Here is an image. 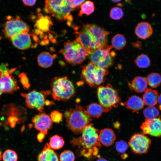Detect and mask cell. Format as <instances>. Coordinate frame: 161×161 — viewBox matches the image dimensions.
Listing matches in <instances>:
<instances>
[{
    "instance_id": "obj_1",
    "label": "cell",
    "mask_w": 161,
    "mask_h": 161,
    "mask_svg": "<svg viewBox=\"0 0 161 161\" xmlns=\"http://www.w3.org/2000/svg\"><path fill=\"white\" fill-rule=\"evenodd\" d=\"M81 136L78 138H73L71 143L79 148L80 155L89 160L96 157L101 146L99 139V131L89 123L81 132Z\"/></svg>"
},
{
    "instance_id": "obj_2",
    "label": "cell",
    "mask_w": 161,
    "mask_h": 161,
    "mask_svg": "<svg viewBox=\"0 0 161 161\" xmlns=\"http://www.w3.org/2000/svg\"><path fill=\"white\" fill-rule=\"evenodd\" d=\"M109 32L95 24L83 25L76 40L89 54L94 50L107 45Z\"/></svg>"
},
{
    "instance_id": "obj_3",
    "label": "cell",
    "mask_w": 161,
    "mask_h": 161,
    "mask_svg": "<svg viewBox=\"0 0 161 161\" xmlns=\"http://www.w3.org/2000/svg\"><path fill=\"white\" fill-rule=\"evenodd\" d=\"M64 116L67 127L76 135L81 133L85 127L92 120L86 110L78 105L66 111Z\"/></svg>"
},
{
    "instance_id": "obj_4",
    "label": "cell",
    "mask_w": 161,
    "mask_h": 161,
    "mask_svg": "<svg viewBox=\"0 0 161 161\" xmlns=\"http://www.w3.org/2000/svg\"><path fill=\"white\" fill-rule=\"evenodd\" d=\"M73 9L69 0H45L44 10L60 22L73 20L71 12Z\"/></svg>"
},
{
    "instance_id": "obj_5",
    "label": "cell",
    "mask_w": 161,
    "mask_h": 161,
    "mask_svg": "<svg viewBox=\"0 0 161 161\" xmlns=\"http://www.w3.org/2000/svg\"><path fill=\"white\" fill-rule=\"evenodd\" d=\"M61 52L66 62L72 65L81 64L89 55L86 50L76 39L65 42Z\"/></svg>"
},
{
    "instance_id": "obj_6",
    "label": "cell",
    "mask_w": 161,
    "mask_h": 161,
    "mask_svg": "<svg viewBox=\"0 0 161 161\" xmlns=\"http://www.w3.org/2000/svg\"><path fill=\"white\" fill-rule=\"evenodd\" d=\"M97 94L99 104L103 108L105 112H109L112 107L118 106L120 101L117 91L109 83L105 86H99Z\"/></svg>"
},
{
    "instance_id": "obj_7",
    "label": "cell",
    "mask_w": 161,
    "mask_h": 161,
    "mask_svg": "<svg viewBox=\"0 0 161 161\" xmlns=\"http://www.w3.org/2000/svg\"><path fill=\"white\" fill-rule=\"evenodd\" d=\"M112 49L111 46L106 45L94 50L88 55L90 62L104 69L112 66L115 53Z\"/></svg>"
},
{
    "instance_id": "obj_8",
    "label": "cell",
    "mask_w": 161,
    "mask_h": 161,
    "mask_svg": "<svg viewBox=\"0 0 161 161\" xmlns=\"http://www.w3.org/2000/svg\"><path fill=\"white\" fill-rule=\"evenodd\" d=\"M52 85V94L55 100H68L75 93L73 84L66 77L56 78L53 80Z\"/></svg>"
},
{
    "instance_id": "obj_9",
    "label": "cell",
    "mask_w": 161,
    "mask_h": 161,
    "mask_svg": "<svg viewBox=\"0 0 161 161\" xmlns=\"http://www.w3.org/2000/svg\"><path fill=\"white\" fill-rule=\"evenodd\" d=\"M108 73L106 69L98 67L90 62L83 69L81 75L89 85L96 87L104 82Z\"/></svg>"
},
{
    "instance_id": "obj_10",
    "label": "cell",
    "mask_w": 161,
    "mask_h": 161,
    "mask_svg": "<svg viewBox=\"0 0 161 161\" xmlns=\"http://www.w3.org/2000/svg\"><path fill=\"white\" fill-rule=\"evenodd\" d=\"M4 32L6 36L11 38L16 34L22 32L29 31V26L18 16L12 17L9 16L7 17Z\"/></svg>"
},
{
    "instance_id": "obj_11",
    "label": "cell",
    "mask_w": 161,
    "mask_h": 161,
    "mask_svg": "<svg viewBox=\"0 0 161 161\" xmlns=\"http://www.w3.org/2000/svg\"><path fill=\"white\" fill-rule=\"evenodd\" d=\"M151 143V140L143 134L136 133L131 137L129 145L136 154L146 153Z\"/></svg>"
},
{
    "instance_id": "obj_12",
    "label": "cell",
    "mask_w": 161,
    "mask_h": 161,
    "mask_svg": "<svg viewBox=\"0 0 161 161\" xmlns=\"http://www.w3.org/2000/svg\"><path fill=\"white\" fill-rule=\"evenodd\" d=\"M21 95L25 98L26 105L28 107L43 112L45 104L44 94L34 90L27 94L21 93Z\"/></svg>"
},
{
    "instance_id": "obj_13",
    "label": "cell",
    "mask_w": 161,
    "mask_h": 161,
    "mask_svg": "<svg viewBox=\"0 0 161 161\" xmlns=\"http://www.w3.org/2000/svg\"><path fill=\"white\" fill-rule=\"evenodd\" d=\"M140 128L143 134L156 137H161V117L152 119H146Z\"/></svg>"
},
{
    "instance_id": "obj_14",
    "label": "cell",
    "mask_w": 161,
    "mask_h": 161,
    "mask_svg": "<svg viewBox=\"0 0 161 161\" xmlns=\"http://www.w3.org/2000/svg\"><path fill=\"white\" fill-rule=\"evenodd\" d=\"M14 70L5 71L0 78V87L3 93H12L19 88L15 78L10 75Z\"/></svg>"
},
{
    "instance_id": "obj_15",
    "label": "cell",
    "mask_w": 161,
    "mask_h": 161,
    "mask_svg": "<svg viewBox=\"0 0 161 161\" xmlns=\"http://www.w3.org/2000/svg\"><path fill=\"white\" fill-rule=\"evenodd\" d=\"M35 128L46 135L48 130L51 127L52 120L50 117L45 113H41L35 116L32 118Z\"/></svg>"
},
{
    "instance_id": "obj_16",
    "label": "cell",
    "mask_w": 161,
    "mask_h": 161,
    "mask_svg": "<svg viewBox=\"0 0 161 161\" xmlns=\"http://www.w3.org/2000/svg\"><path fill=\"white\" fill-rule=\"evenodd\" d=\"M13 45L17 48L24 50L29 48L31 45V40L28 32H20L11 38Z\"/></svg>"
},
{
    "instance_id": "obj_17",
    "label": "cell",
    "mask_w": 161,
    "mask_h": 161,
    "mask_svg": "<svg viewBox=\"0 0 161 161\" xmlns=\"http://www.w3.org/2000/svg\"><path fill=\"white\" fill-rule=\"evenodd\" d=\"M135 32L138 38L145 40L151 35L153 30L149 23L147 22H141L138 23L136 27Z\"/></svg>"
},
{
    "instance_id": "obj_18",
    "label": "cell",
    "mask_w": 161,
    "mask_h": 161,
    "mask_svg": "<svg viewBox=\"0 0 161 161\" xmlns=\"http://www.w3.org/2000/svg\"><path fill=\"white\" fill-rule=\"evenodd\" d=\"M38 161H59L57 153L47 143L38 157Z\"/></svg>"
},
{
    "instance_id": "obj_19",
    "label": "cell",
    "mask_w": 161,
    "mask_h": 161,
    "mask_svg": "<svg viewBox=\"0 0 161 161\" xmlns=\"http://www.w3.org/2000/svg\"><path fill=\"white\" fill-rule=\"evenodd\" d=\"M99 139L100 143L106 146H109L114 143L115 139V135L111 129L105 128L99 133Z\"/></svg>"
},
{
    "instance_id": "obj_20",
    "label": "cell",
    "mask_w": 161,
    "mask_h": 161,
    "mask_svg": "<svg viewBox=\"0 0 161 161\" xmlns=\"http://www.w3.org/2000/svg\"><path fill=\"white\" fill-rule=\"evenodd\" d=\"M124 104L127 109L133 112L137 113L143 109L145 105L143 99L135 95L130 97L125 102Z\"/></svg>"
},
{
    "instance_id": "obj_21",
    "label": "cell",
    "mask_w": 161,
    "mask_h": 161,
    "mask_svg": "<svg viewBox=\"0 0 161 161\" xmlns=\"http://www.w3.org/2000/svg\"><path fill=\"white\" fill-rule=\"evenodd\" d=\"M159 96L158 92L157 90L151 88L147 89L143 96L145 105L148 106L155 105L157 103Z\"/></svg>"
},
{
    "instance_id": "obj_22",
    "label": "cell",
    "mask_w": 161,
    "mask_h": 161,
    "mask_svg": "<svg viewBox=\"0 0 161 161\" xmlns=\"http://www.w3.org/2000/svg\"><path fill=\"white\" fill-rule=\"evenodd\" d=\"M56 55H52L49 52H44L40 53L37 57V62L39 65L44 68H47L52 64Z\"/></svg>"
},
{
    "instance_id": "obj_23",
    "label": "cell",
    "mask_w": 161,
    "mask_h": 161,
    "mask_svg": "<svg viewBox=\"0 0 161 161\" xmlns=\"http://www.w3.org/2000/svg\"><path fill=\"white\" fill-rule=\"evenodd\" d=\"M148 83L146 78L137 76L132 80L131 86L133 89L137 93L144 92L147 89Z\"/></svg>"
},
{
    "instance_id": "obj_24",
    "label": "cell",
    "mask_w": 161,
    "mask_h": 161,
    "mask_svg": "<svg viewBox=\"0 0 161 161\" xmlns=\"http://www.w3.org/2000/svg\"><path fill=\"white\" fill-rule=\"evenodd\" d=\"M38 9V18L36 22L37 27L40 30L43 31H47L49 29L50 26L52 24L51 18L47 16H44L40 13L39 10Z\"/></svg>"
},
{
    "instance_id": "obj_25",
    "label": "cell",
    "mask_w": 161,
    "mask_h": 161,
    "mask_svg": "<svg viewBox=\"0 0 161 161\" xmlns=\"http://www.w3.org/2000/svg\"><path fill=\"white\" fill-rule=\"evenodd\" d=\"M86 110L89 114L93 117L98 118L104 112L102 106L96 103L90 104L86 107Z\"/></svg>"
},
{
    "instance_id": "obj_26",
    "label": "cell",
    "mask_w": 161,
    "mask_h": 161,
    "mask_svg": "<svg viewBox=\"0 0 161 161\" xmlns=\"http://www.w3.org/2000/svg\"><path fill=\"white\" fill-rule=\"evenodd\" d=\"M80 10L78 14L79 16L80 17L83 14L89 16L94 11L95 7L93 2L90 1H86L80 6Z\"/></svg>"
},
{
    "instance_id": "obj_27",
    "label": "cell",
    "mask_w": 161,
    "mask_h": 161,
    "mask_svg": "<svg viewBox=\"0 0 161 161\" xmlns=\"http://www.w3.org/2000/svg\"><path fill=\"white\" fill-rule=\"evenodd\" d=\"M146 79L148 84L153 88L158 87L161 83V75L157 73L152 72L149 74Z\"/></svg>"
},
{
    "instance_id": "obj_28",
    "label": "cell",
    "mask_w": 161,
    "mask_h": 161,
    "mask_svg": "<svg viewBox=\"0 0 161 161\" xmlns=\"http://www.w3.org/2000/svg\"><path fill=\"white\" fill-rule=\"evenodd\" d=\"M134 63L140 68H146L150 66L151 61L150 58L147 55L142 53L137 57L135 59Z\"/></svg>"
},
{
    "instance_id": "obj_29",
    "label": "cell",
    "mask_w": 161,
    "mask_h": 161,
    "mask_svg": "<svg viewBox=\"0 0 161 161\" xmlns=\"http://www.w3.org/2000/svg\"><path fill=\"white\" fill-rule=\"evenodd\" d=\"M112 47L117 50L123 49L126 46V40L124 37L120 34L114 35L111 41Z\"/></svg>"
},
{
    "instance_id": "obj_30",
    "label": "cell",
    "mask_w": 161,
    "mask_h": 161,
    "mask_svg": "<svg viewBox=\"0 0 161 161\" xmlns=\"http://www.w3.org/2000/svg\"><path fill=\"white\" fill-rule=\"evenodd\" d=\"M64 144V139L61 137L54 135L50 138L48 143L50 147L53 150H58L62 148Z\"/></svg>"
},
{
    "instance_id": "obj_31",
    "label": "cell",
    "mask_w": 161,
    "mask_h": 161,
    "mask_svg": "<svg viewBox=\"0 0 161 161\" xmlns=\"http://www.w3.org/2000/svg\"><path fill=\"white\" fill-rule=\"evenodd\" d=\"M143 114L146 119H152L158 117L159 112L155 107L149 106L144 110Z\"/></svg>"
},
{
    "instance_id": "obj_32",
    "label": "cell",
    "mask_w": 161,
    "mask_h": 161,
    "mask_svg": "<svg viewBox=\"0 0 161 161\" xmlns=\"http://www.w3.org/2000/svg\"><path fill=\"white\" fill-rule=\"evenodd\" d=\"M18 158L16 152L11 149L6 150L2 155L3 161H17Z\"/></svg>"
},
{
    "instance_id": "obj_33",
    "label": "cell",
    "mask_w": 161,
    "mask_h": 161,
    "mask_svg": "<svg viewBox=\"0 0 161 161\" xmlns=\"http://www.w3.org/2000/svg\"><path fill=\"white\" fill-rule=\"evenodd\" d=\"M124 15L122 10L118 7H114L111 10L109 16L110 17L114 20H119L121 19Z\"/></svg>"
},
{
    "instance_id": "obj_34",
    "label": "cell",
    "mask_w": 161,
    "mask_h": 161,
    "mask_svg": "<svg viewBox=\"0 0 161 161\" xmlns=\"http://www.w3.org/2000/svg\"><path fill=\"white\" fill-rule=\"evenodd\" d=\"M75 156L73 153L69 150L62 152L60 156V161H74Z\"/></svg>"
},
{
    "instance_id": "obj_35",
    "label": "cell",
    "mask_w": 161,
    "mask_h": 161,
    "mask_svg": "<svg viewBox=\"0 0 161 161\" xmlns=\"http://www.w3.org/2000/svg\"><path fill=\"white\" fill-rule=\"evenodd\" d=\"M129 145L123 140H120L117 142L115 144L116 150L119 153L123 154L127 150Z\"/></svg>"
},
{
    "instance_id": "obj_36",
    "label": "cell",
    "mask_w": 161,
    "mask_h": 161,
    "mask_svg": "<svg viewBox=\"0 0 161 161\" xmlns=\"http://www.w3.org/2000/svg\"><path fill=\"white\" fill-rule=\"evenodd\" d=\"M51 119L52 121L56 123H59L62 119V114L57 111H54L50 114Z\"/></svg>"
},
{
    "instance_id": "obj_37",
    "label": "cell",
    "mask_w": 161,
    "mask_h": 161,
    "mask_svg": "<svg viewBox=\"0 0 161 161\" xmlns=\"http://www.w3.org/2000/svg\"><path fill=\"white\" fill-rule=\"evenodd\" d=\"M21 83L24 87L28 88L30 86L28 78L24 73H22L19 76Z\"/></svg>"
},
{
    "instance_id": "obj_38",
    "label": "cell",
    "mask_w": 161,
    "mask_h": 161,
    "mask_svg": "<svg viewBox=\"0 0 161 161\" xmlns=\"http://www.w3.org/2000/svg\"><path fill=\"white\" fill-rule=\"evenodd\" d=\"M73 10L78 8L83 4L85 0H69Z\"/></svg>"
},
{
    "instance_id": "obj_39",
    "label": "cell",
    "mask_w": 161,
    "mask_h": 161,
    "mask_svg": "<svg viewBox=\"0 0 161 161\" xmlns=\"http://www.w3.org/2000/svg\"><path fill=\"white\" fill-rule=\"evenodd\" d=\"M24 4L26 6H32L35 3L36 0H22Z\"/></svg>"
},
{
    "instance_id": "obj_40",
    "label": "cell",
    "mask_w": 161,
    "mask_h": 161,
    "mask_svg": "<svg viewBox=\"0 0 161 161\" xmlns=\"http://www.w3.org/2000/svg\"><path fill=\"white\" fill-rule=\"evenodd\" d=\"M45 135L42 132H40L37 135V139L40 142H42Z\"/></svg>"
},
{
    "instance_id": "obj_41",
    "label": "cell",
    "mask_w": 161,
    "mask_h": 161,
    "mask_svg": "<svg viewBox=\"0 0 161 161\" xmlns=\"http://www.w3.org/2000/svg\"><path fill=\"white\" fill-rule=\"evenodd\" d=\"M128 157V155L126 154L123 153L121 155V157L123 159H126Z\"/></svg>"
},
{
    "instance_id": "obj_42",
    "label": "cell",
    "mask_w": 161,
    "mask_h": 161,
    "mask_svg": "<svg viewBox=\"0 0 161 161\" xmlns=\"http://www.w3.org/2000/svg\"><path fill=\"white\" fill-rule=\"evenodd\" d=\"M96 161H108L107 160L102 157H99Z\"/></svg>"
},
{
    "instance_id": "obj_43",
    "label": "cell",
    "mask_w": 161,
    "mask_h": 161,
    "mask_svg": "<svg viewBox=\"0 0 161 161\" xmlns=\"http://www.w3.org/2000/svg\"><path fill=\"white\" fill-rule=\"evenodd\" d=\"M158 102L160 104H161V94L159 96Z\"/></svg>"
},
{
    "instance_id": "obj_44",
    "label": "cell",
    "mask_w": 161,
    "mask_h": 161,
    "mask_svg": "<svg viewBox=\"0 0 161 161\" xmlns=\"http://www.w3.org/2000/svg\"><path fill=\"white\" fill-rule=\"evenodd\" d=\"M4 72V71L0 69V78L1 77Z\"/></svg>"
},
{
    "instance_id": "obj_45",
    "label": "cell",
    "mask_w": 161,
    "mask_h": 161,
    "mask_svg": "<svg viewBox=\"0 0 161 161\" xmlns=\"http://www.w3.org/2000/svg\"><path fill=\"white\" fill-rule=\"evenodd\" d=\"M112 1L114 2H118L122 0H111Z\"/></svg>"
},
{
    "instance_id": "obj_46",
    "label": "cell",
    "mask_w": 161,
    "mask_h": 161,
    "mask_svg": "<svg viewBox=\"0 0 161 161\" xmlns=\"http://www.w3.org/2000/svg\"><path fill=\"white\" fill-rule=\"evenodd\" d=\"M125 0V2H126L129 3H130L131 2V0Z\"/></svg>"
},
{
    "instance_id": "obj_47",
    "label": "cell",
    "mask_w": 161,
    "mask_h": 161,
    "mask_svg": "<svg viewBox=\"0 0 161 161\" xmlns=\"http://www.w3.org/2000/svg\"><path fill=\"white\" fill-rule=\"evenodd\" d=\"M2 158V156L1 155V152L0 151V160H1Z\"/></svg>"
},
{
    "instance_id": "obj_48",
    "label": "cell",
    "mask_w": 161,
    "mask_h": 161,
    "mask_svg": "<svg viewBox=\"0 0 161 161\" xmlns=\"http://www.w3.org/2000/svg\"><path fill=\"white\" fill-rule=\"evenodd\" d=\"M2 92H3L2 91L0 87V97L2 93Z\"/></svg>"
},
{
    "instance_id": "obj_49",
    "label": "cell",
    "mask_w": 161,
    "mask_h": 161,
    "mask_svg": "<svg viewBox=\"0 0 161 161\" xmlns=\"http://www.w3.org/2000/svg\"><path fill=\"white\" fill-rule=\"evenodd\" d=\"M159 108H160V109L161 110V104H160V105L159 106Z\"/></svg>"
},
{
    "instance_id": "obj_50",
    "label": "cell",
    "mask_w": 161,
    "mask_h": 161,
    "mask_svg": "<svg viewBox=\"0 0 161 161\" xmlns=\"http://www.w3.org/2000/svg\"></svg>"
}]
</instances>
